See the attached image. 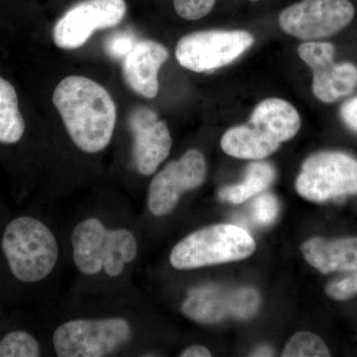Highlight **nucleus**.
Instances as JSON below:
<instances>
[{
    "label": "nucleus",
    "instance_id": "nucleus-7",
    "mask_svg": "<svg viewBox=\"0 0 357 357\" xmlns=\"http://www.w3.org/2000/svg\"><path fill=\"white\" fill-rule=\"evenodd\" d=\"M253 42L252 35L241 30L191 33L178 42L176 58L178 64L192 72H211L241 57Z\"/></svg>",
    "mask_w": 357,
    "mask_h": 357
},
{
    "label": "nucleus",
    "instance_id": "nucleus-21",
    "mask_svg": "<svg viewBox=\"0 0 357 357\" xmlns=\"http://www.w3.org/2000/svg\"><path fill=\"white\" fill-rule=\"evenodd\" d=\"M330 351L325 342L312 333H296L290 340L282 356L284 357H328Z\"/></svg>",
    "mask_w": 357,
    "mask_h": 357
},
{
    "label": "nucleus",
    "instance_id": "nucleus-2",
    "mask_svg": "<svg viewBox=\"0 0 357 357\" xmlns=\"http://www.w3.org/2000/svg\"><path fill=\"white\" fill-rule=\"evenodd\" d=\"M73 259L84 275L103 271L119 277L138 253L136 237L126 229H109L98 218H89L77 223L72 234Z\"/></svg>",
    "mask_w": 357,
    "mask_h": 357
},
{
    "label": "nucleus",
    "instance_id": "nucleus-12",
    "mask_svg": "<svg viewBox=\"0 0 357 357\" xmlns=\"http://www.w3.org/2000/svg\"><path fill=\"white\" fill-rule=\"evenodd\" d=\"M298 53L312 70V93L321 102H335L356 89L357 68L351 63H335L333 44L306 42L301 45Z\"/></svg>",
    "mask_w": 357,
    "mask_h": 357
},
{
    "label": "nucleus",
    "instance_id": "nucleus-20",
    "mask_svg": "<svg viewBox=\"0 0 357 357\" xmlns=\"http://www.w3.org/2000/svg\"><path fill=\"white\" fill-rule=\"evenodd\" d=\"M39 342L30 333L15 331L0 340V357H38Z\"/></svg>",
    "mask_w": 357,
    "mask_h": 357
},
{
    "label": "nucleus",
    "instance_id": "nucleus-22",
    "mask_svg": "<svg viewBox=\"0 0 357 357\" xmlns=\"http://www.w3.org/2000/svg\"><path fill=\"white\" fill-rule=\"evenodd\" d=\"M252 218L257 225H271L278 215L279 204L276 197L272 194H263L252 202Z\"/></svg>",
    "mask_w": 357,
    "mask_h": 357
},
{
    "label": "nucleus",
    "instance_id": "nucleus-8",
    "mask_svg": "<svg viewBox=\"0 0 357 357\" xmlns=\"http://www.w3.org/2000/svg\"><path fill=\"white\" fill-rule=\"evenodd\" d=\"M354 14L349 0H302L284 9L279 23L291 36L310 41L340 32L351 22Z\"/></svg>",
    "mask_w": 357,
    "mask_h": 357
},
{
    "label": "nucleus",
    "instance_id": "nucleus-26",
    "mask_svg": "<svg viewBox=\"0 0 357 357\" xmlns=\"http://www.w3.org/2000/svg\"><path fill=\"white\" fill-rule=\"evenodd\" d=\"M340 116L347 128L357 133V96L347 100L340 109Z\"/></svg>",
    "mask_w": 357,
    "mask_h": 357
},
{
    "label": "nucleus",
    "instance_id": "nucleus-19",
    "mask_svg": "<svg viewBox=\"0 0 357 357\" xmlns=\"http://www.w3.org/2000/svg\"><path fill=\"white\" fill-rule=\"evenodd\" d=\"M25 122L13 84L0 77V143L14 144L22 138Z\"/></svg>",
    "mask_w": 357,
    "mask_h": 357
},
{
    "label": "nucleus",
    "instance_id": "nucleus-10",
    "mask_svg": "<svg viewBox=\"0 0 357 357\" xmlns=\"http://www.w3.org/2000/svg\"><path fill=\"white\" fill-rule=\"evenodd\" d=\"M126 13L124 0H84L70 7L56 22L54 43L65 50L79 48L98 30L119 25Z\"/></svg>",
    "mask_w": 357,
    "mask_h": 357
},
{
    "label": "nucleus",
    "instance_id": "nucleus-14",
    "mask_svg": "<svg viewBox=\"0 0 357 357\" xmlns=\"http://www.w3.org/2000/svg\"><path fill=\"white\" fill-rule=\"evenodd\" d=\"M165 46L152 41L136 42L132 50L123 59V77L134 93L146 98H154L159 91V70L168 60Z\"/></svg>",
    "mask_w": 357,
    "mask_h": 357
},
{
    "label": "nucleus",
    "instance_id": "nucleus-24",
    "mask_svg": "<svg viewBox=\"0 0 357 357\" xmlns=\"http://www.w3.org/2000/svg\"><path fill=\"white\" fill-rule=\"evenodd\" d=\"M135 35L128 31L114 33L107 39L105 43V51L110 57L114 59H124L132 50L136 44Z\"/></svg>",
    "mask_w": 357,
    "mask_h": 357
},
{
    "label": "nucleus",
    "instance_id": "nucleus-9",
    "mask_svg": "<svg viewBox=\"0 0 357 357\" xmlns=\"http://www.w3.org/2000/svg\"><path fill=\"white\" fill-rule=\"evenodd\" d=\"M259 306V294L255 289L204 285L189 291L182 311L197 323L215 324L227 318H251Z\"/></svg>",
    "mask_w": 357,
    "mask_h": 357
},
{
    "label": "nucleus",
    "instance_id": "nucleus-3",
    "mask_svg": "<svg viewBox=\"0 0 357 357\" xmlns=\"http://www.w3.org/2000/svg\"><path fill=\"white\" fill-rule=\"evenodd\" d=\"M2 250L11 273L26 283L44 280L55 269L57 239L41 220L20 217L9 222L2 236Z\"/></svg>",
    "mask_w": 357,
    "mask_h": 357
},
{
    "label": "nucleus",
    "instance_id": "nucleus-25",
    "mask_svg": "<svg viewBox=\"0 0 357 357\" xmlns=\"http://www.w3.org/2000/svg\"><path fill=\"white\" fill-rule=\"evenodd\" d=\"M326 294L331 299L335 301L349 300L356 296L357 294V270L356 273L328 284L326 287Z\"/></svg>",
    "mask_w": 357,
    "mask_h": 357
},
{
    "label": "nucleus",
    "instance_id": "nucleus-15",
    "mask_svg": "<svg viewBox=\"0 0 357 357\" xmlns=\"http://www.w3.org/2000/svg\"><path fill=\"white\" fill-rule=\"evenodd\" d=\"M305 259L323 274L357 270V236L338 239L316 237L302 246Z\"/></svg>",
    "mask_w": 357,
    "mask_h": 357
},
{
    "label": "nucleus",
    "instance_id": "nucleus-6",
    "mask_svg": "<svg viewBox=\"0 0 357 357\" xmlns=\"http://www.w3.org/2000/svg\"><path fill=\"white\" fill-rule=\"evenodd\" d=\"M296 190L314 203L356 195L357 159L337 151L312 155L303 164Z\"/></svg>",
    "mask_w": 357,
    "mask_h": 357
},
{
    "label": "nucleus",
    "instance_id": "nucleus-23",
    "mask_svg": "<svg viewBox=\"0 0 357 357\" xmlns=\"http://www.w3.org/2000/svg\"><path fill=\"white\" fill-rule=\"evenodd\" d=\"M215 0H174V7L180 17L198 20L213 10Z\"/></svg>",
    "mask_w": 357,
    "mask_h": 357
},
{
    "label": "nucleus",
    "instance_id": "nucleus-29",
    "mask_svg": "<svg viewBox=\"0 0 357 357\" xmlns=\"http://www.w3.org/2000/svg\"><path fill=\"white\" fill-rule=\"evenodd\" d=\"M253 1H256V0H253Z\"/></svg>",
    "mask_w": 357,
    "mask_h": 357
},
{
    "label": "nucleus",
    "instance_id": "nucleus-4",
    "mask_svg": "<svg viewBox=\"0 0 357 357\" xmlns=\"http://www.w3.org/2000/svg\"><path fill=\"white\" fill-rule=\"evenodd\" d=\"M252 236L234 225H217L197 230L176 244L170 262L178 270L238 261L255 252Z\"/></svg>",
    "mask_w": 357,
    "mask_h": 357
},
{
    "label": "nucleus",
    "instance_id": "nucleus-11",
    "mask_svg": "<svg viewBox=\"0 0 357 357\" xmlns=\"http://www.w3.org/2000/svg\"><path fill=\"white\" fill-rule=\"evenodd\" d=\"M206 176L204 155L191 149L177 161L170 162L153 178L148 190V210L163 217L175 208L184 192L197 189Z\"/></svg>",
    "mask_w": 357,
    "mask_h": 357
},
{
    "label": "nucleus",
    "instance_id": "nucleus-28",
    "mask_svg": "<svg viewBox=\"0 0 357 357\" xmlns=\"http://www.w3.org/2000/svg\"><path fill=\"white\" fill-rule=\"evenodd\" d=\"M251 356H273V351L269 347H260L250 354Z\"/></svg>",
    "mask_w": 357,
    "mask_h": 357
},
{
    "label": "nucleus",
    "instance_id": "nucleus-18",
    "mask_svg": "<svg viewBox=\"0 0 357 357\" xmlns=\"http://www.w3.org/2000/svg\"><path fill=\"white\" fill-rule=\"evenodd\" d=\"M275 169L267 162H255L248 166L245 178L241 184L223 188L218 192L222 201L241 204L260 194L273 182Z\"/></svg>",
    "mask_w": 357,
    "mask_h": 357
},
{
    "label": "nucleus",
    "instance_id": "nucleus-16",
    "mask_svg": "<svg viewBox=\"0 0 357 357\" xmlns=\"http://www.w3.org/2000/svg\"><path fill=\"white\" fill-rule=\"evenodd\" d=\"M249 123L263 129L282 143L292 139L297 134L301 119L291 103L281 98H268L256 107Z\"/></svg>",
    "mask_w": 357,
    "mask_h": 357
},
{
    "label": "nucleus",
    "instance_id": "nucleus-1",
    "mask_svg": "<svg viewBox=\"0 0 357 357\" xmlns=\"http://www.w3.org/2000/svg\"><path fill=\"white\" fill-rule=\"evenodd\" d=\"M53 103L81 151L95 154L107 147L116 123V107L102 86L88 77H65L54 91Z\"/></svg>",
    "mask_w": 357,
    "mask_h": 357
},
{
    "label": "nucleus",
    "instance_id": "nucleus-17",
    "mask_svg": "<svg viewBox=\"0 0 357 357\" xmlns=\"http://www.w3.org/2000/svg\"><path fill=\"white\" fill-rule=\"evenodd\" d=\"M220 144L223 151L230 156L260 160L274 153L281 143L266 131L249 123L230 128L222 136Z\"/></svg>",
    "mask_w": 357,
    "mask_h": 357
},
{
    "label": "nucleus",
    "instance_id": "nucleus-27",
    "mask_svg": "<svg viewBox=\"0 0 357 357\" xmlns=\"http://www.w3.org/2000/svg\"><path fill=\"white\" fill-rule=\"evenodd\" d=\"M182 357H210L211 351L203 345H192L181 354Z\"/></svg>",
    "mask_w": 357,
    "mask_h": 357
},
{
    "label": "nucleus",
    "instance_id": "nucleus-5",
    "mask_svg": "<svg viewBox=\"0 0 357 357\" xmlns=\"http://www.w3.org/2000/svg\"><path fill=\"white\" fill-rule=\"evenodd\" d=\"M132 335V326L123 318L77 319L56 328L53 345L60 357H103L126 347Z\"/></svg>",
    "mask_w": 357,
    "mask_h": 357
},
{
    "label": "nucleus",
    "instance_id": "nucleus-13",
    "mask_svg": "<svg viewBox=\"0 0 357 357\" xmlns=\"http://www.w3.org/2000/svg\"><path fill=\"white\" fill-rule=\"evenodd\" d=\"M133 136V163L143 176L156 172L170 154L172 137L165 121L153 109L137 107L128 115Z\"/></svg>",
    "mask_w": 357,
    "mask_h": 357
}]
</instances>
